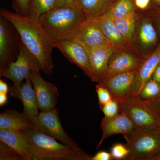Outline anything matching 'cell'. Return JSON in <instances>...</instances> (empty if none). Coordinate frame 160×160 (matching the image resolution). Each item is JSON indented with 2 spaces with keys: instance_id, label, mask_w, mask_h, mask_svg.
<instances>
[{
  "instance_id": "6da1fadb",
  "label": "cell",
  "mask_w": 160,
  "mask_h": 160,
  "mask_svg": "<svg viewBox=\"0 0 160 160\" xmlns=\"http://www.w3.org/2000/svg\"><path fill=\"white\" fill-rule=\"evenodd\" d=\"M0 14L8 20L17 32L21 42L32 59L35 68L45 74L51 75L54 67L52 58L54 43L39 20L4 9H1Z\"/></svg>"
},
{
  "instance_id": "7a4b0ae2",
  "label": "cell",
  "mask_w": 160,
  "mask_h": 160,
  "mask_svg": "<svg viewBox=\"0 0 160 160\" xmlns=\"http://www.w3.org/2000/svg\"><path fill=\"white\" fill-rule=\"evenodd\" d=\"M87 19L77 6L55 7L41 16L40 24L55 43L71 40Z\"/></svg>"
},
{
  "instance_id": "3957f363",
  "label": "cell",
  "mask_w": 160,
  "mask_h": 160,
  "mask_svg": "<svg viewBox=\"0 0 160 160\" xmlns=\"http://www.w3.org/2000/svg\"><path fill=\"white\" fill-rule=\"evenodd\" d=\"M37 152L40 160H90L91 156L58 142L54 138L35 129L21 130Z\"/></svg>"
},
{
  "instance_id": "277c9868",
  "label": "cell",
  "mask_w": 160,
  "mask_h": 160,
  "mask_svg": "<svg viewBox=\"0 0 160 160\" xmlns=\"http://www.w3.org/2000/svg\"><path fill=\"white\" fill-rule=\"evenodd\" d=\"M129 150L126 160H149L160 151V131L158 129L148 131L136 129L123 135Z\"/></svg>"
},
{
  "instance_id": "5b68a950",
  "label": "cell",
  "mask_w": 160,
  "mask_h": 160,
  "mask_svg": "<svg viewBox=\"0 0 160 160\" xmlns=\"http://www.w3.org/2000/svg\"><path fill=\"white\" fill-rule=\"evenodd\" d=\"M120 111L129 117L137 130L148 131L158 128L159 117L155 114L148 103L138 96H131L120 103Z\"/></svg>"
},
{
  "instance_id": "8992f818",
  "label": "cell",
  "mask_w": 160,
  "mask_h": 160,
  "mask_svg": "<svg viewBox=\"0 0 160 160\" xmlns=\"http://www.w3.org/2000/svg\"><path fill=\"white\" fill-rule=\"evenodd\" d=\"M32 122L36 130L50 136L78 151H82L63 129L56 107L48 111H41Z\"/></svg>"
},
{
  "instance_id": "52a82bcc",
  "label": "cell",
  "mask_w": 160,
  "mask_h": 160,
  "mask_svg": "<svg viewBox=\"0 0 160 160\" xmlns=\"http://www.w3.org/2000/svg\"><path fill=\"white\" fill-rule=\"evenodd\" d=\"M129 48L117 49L113 52L109 59L106 72L98 82L119 72L138 71L146 59L142 55L130 50Z\"/></svg>"
},
{
  "instance_id": "ba28073f",
  "label": "cell",
  "mask_w": 160,
  "mask_h": 160,
  "mask_svg": "<svg viewBox=\"0 0 160 160\" xmlns=\"http://www.w3.org/2000/svg\"><path fill=\"white\" fill-rule=\"evenodd\" d=\"M40 72L34 68L29 78L36 95L39 109L41 111H48L55 108L59 92L56 86L43 78Z\"/></svg>"
},
{
  "instance_id": "9c48e42d",
  "label": "cell",
  "mask_w": 160,
  "mask_h": 160,
  "mask_svg": "<svg viewBox=\"0 0 160 160\" xmlns=\"http://www.w3.org/2000/svg\"><path fill=\"white\" fill-rule=\"evenodd\" d=\"M19 50L17 60L0 70L1 77L8 78L17 86H21L23 80L29 77L32 69L35 68L32 59L21 42Z\"/></svg>"
},
{
  "instance_id": "30bf717a",
  "label": "cell",
  "mask_w": 160,
  "mask_h": 160,
  "mask_svg": "<svg viewBox=\"0 0 160 160\" xmlns=\"http://www.w3.org/2000/svg\"><path fill=\"white\" fill-rule=\"evenodd\" d=\"M138 72L136 70L119 72L99 83L109 89L112 99L120 104L132 95Z\"/></svg>"
},
{
  "instance_id": "8fae6325",
  "label": "cell",
  "mask_w": 160,
  "mask_h": 160,
  "mask_svg": "<svg viewBox=\"0 0 160 160\" xmlns=\"http://www.w3.org/2000/svg\"><path fill=\"white\" fill-rule=\"evenodd\" d=\"M54 47L70 62L82 69L92 81L95 82L89 56L86 49L82 45L74 41L68 40L55 43Z\"/></svg>"
},
{
  "instance_id": "7c38bea8",
  "label": "cell",
  "mask_w": 160,
  "mask_h": 160,
  "mask_svg": "<svg viewBox=\"0 0 160 160\" xmlns=\"http://www.w3.org/2000/svg\"><path fill=\"white\" fill-rule=\"evenodd\" d=\"M0 141L14 149L25 160H40L35 148L21 130L0 129Z\"/></svg>"
},
{
  "instance_id": "4fadbf2b",
  "label": "cell",
  "mask_w": 160,
  "mask_h": 160,
  "mask_svg": "<svg viewBox=\"0 0 160 160\" xmlns=\"http://www.w3.org/2000/svg\"><path fill=\"white\" fill-rule=\"evenodd\" d=\"M71 41L78 43L84 48L100 46L114 47L103 34L94 19H87Z\"/></svg>"
},
{
  "instance_id": "5bb4252c",
  "label": "cell",
  "mask_w": 160,
  "mask_h": 160,
  "mask_svg": "<svg viewBox=\"0 0 160 160\" xmlns=\"http://www.w3.org/2000/svg\"><path fill=\"white\" fill-rule=\"evenodd\" d=\"M101 128L103 134L97 149L99 148L106 139L111 136L128 134L136 129L129 117L122 111H120L117 115L113 117H105L103 118L101 123Z\"/></svg>"
},
{
  "instance_id": "9a60e30c",
  "label": "cell",
  "mask_w": 160,
  "mask_h": 160,
  "mask_svg": "<svg viewBox=\"0 0 160 160\" xmlns=\"http://www.w3.org/2000/svg\"><path fill=\"white\" fill-rule=\"evenodd\" d=\"M10 96L21 100L24 106L23 112L31 120L39 113L38 106L35 92L30 78L20 86H13L9 88Z\"/></svg>"
},
{
  "instance_id": "2e32d148",
  "label": "cell",
  "mask_w": 160,
  "mask_h": 160,
  "mask_svg": "<svg viewBox=\"0 0 160 160\" xmlns=\"http://www.w3.org/2000/svg\"><path fill=\"white\" fill-rule=\"evenodd\" d=\"M85 48L89 56L95 82H99L106 72L109 59L117 49L113 46H107Z\"/></svg>"
},
{
  "instance_id": "e0dca14e",
  "label": "cell",
  "mask_w": 160,
  "mask_h": 160,
  "mask_svg": "<svg viewBox=\"0 0 160 160\" xmlns=\"http://www.w3.org/2000/svg\"><path fill=\"white\" fill-rule=\"evenodd\" d=\"M9 21L0 16V70L13 62L14 36Z\"/></svg>"
},
{
  "instance_id": "ac0fdd59",
  "label": "cell",
  "mask_w": 160,
  "mask_h": 160,
  "mask_svg": "<svg viewBox=\"0 0 160 160\" xmlns=\"http://www.w3.org/2000/svg\"><path fill=\"white\" fill-rule=\"evenodd\" d=\"M160 64V45L152 54L146 58L138 71L132 96H138Z\"/></svg>"
},
{
  "instance_id": "d6986e66",
  "label": "cell",
  "mask_w": 160,
  "mask_h": 160,
  "mask_svg": "<svg viewBox=\"0 0 160 160\" xmlns=\"http://www.w3.org/2000/svg\"><path fill=\"white\" fill-rule=\"evenodd\" d=\"M105 37L116 49H126L130 47L115 25L113 20L107 14L94 19Z\"/></svg>"
},
{
  "instance_id": "ffe728a7",
  "label": "cell",
  "mask_w": 160,
  "mask_h": 160,
  "mask_svg": "<svg viewBox=\"0 0 160 160\" xmlns=\"http://www.w3.org/2000/svg\"><path fill=\"white\" fill-rule=\"evenodd\" d=\"M11 129L23 130L34 129L32 120L24 112L9 109L0 114V129Z\"/></svg>"
},
{
  "instance_id": "44dd1931",
  "label": "cell",
  "mask_w": 160,
  "mask_h": 160,
  "mask_svg": "<svg viewBox=\"0 0 160 160\" xmlns=\"http://www.w3.org/2000/svg\"><path fill=\"white\" fill-rule=\"evenodd\" d=\"M116 0H77L75 6L87 19H95L106 14Z\"/></svg>"
},
{
  "instance_id": "7402d4cb",
  "label": "cell",
  "mask_w": 160,
  "mask_h": 160,
  "mask_svg": "<svg viewBox=\"0 0 160 160\" xmlns=\"http://www.w3.org/2000/svg\"><path fill=\"white\" fill-rule=\"evenodd\" d=\"M138 29V43L140 49L145 52L155 46L157 34L151 21L146 18L142 20Z\"/></svg>"
},
{
  "instance_id": "603a6c76",
  "label": "cell",
  "mask_w": 160,
  "mask_h": 160,
  "mask_svg": "<svg viewBox=\"0 0 160 160\" xmlns=\"http://www.w3.org/2000/svg\"><path fill=\"white\" fill-rule=\"evenodd\" d=\"M112 20L126 42L131 46L138 31V15L137 12L134 11L124 17Z\"/></svg>"
},
{
  "instance_id": "cb8c5ba5",
  "label": "cell",
  "mask_w": 160,
  "mask_h": 160,
  "mask_svg": "<svg viewBox=\"0 0 160 160\" xmlns=\"http://www.w3.org/2000/svg\"><path fill=\"white\" fill-rule=\"evenodd\" d=\"M135 7L132 0H116L106 14L112 19L120 18L135 11Z\"/></svg>"
},
{
  "instance_id": "d4e9b609",
  "label": "cell",
  "mask_w": 160,
  "mask_h": 160,
  "mask_svg": "<svg viewBox=\"0 0 160 160\" xmlns=\"http://www.w3.org/2000/svg\"><path fill=\"white\" fill-rule=\"evenodd\" d=\"M56 6V0H30L28 16L39 20L41 16L53 9Z\"/></svg>"
},
{
  "instance_id": "484cf974",
  "label": "cell",
  "mask_w": 160,
  "mask_h": 160,
  "mask_svg": "<svg viewBox=\"0 0 160 160\" xmlns=\"http://www.w3.org/2000/svg\"><path fill=\"white\" fill-rule=\"evenodd\" d=\"M160 93V83L152 78L145 84L138 97L144 102H148L153 99Z\"/></svg>"
},
{
  "instance_id": "4316f807",
  "label": "cell",
  "mask_w": 160,
  "mask_h": 160,
  "mask_svg": "<svg viewBox=\"0 0 160 160\" xmlns=\"http://www.w3.org/2000/svg\"><path fill=\"white\" fill-rule=\"evenodd\" d=\"M0 160H25L18 152L6 143L0 141Z\"/></svg>"
},
{
  "instance_id": "83f0119b",
  "label": "cell",
  "mask_w": 160,
  "mask_h": 160,
  "mask_svg": "<svg viewBox=\"0 0 160 160\" xmlns=\"http://www.w3.org/2000/svg\"><path fill=\"white\" fill-rule=\"evenodd\" d=\"M96 90L98 97L100 108L113 99L109 89L102 84L99 83L97 85Z\"/></svg>"
},
{
  "instance_id": "f1b7e54d",
  "label": "cell",
  "mask_w": 160,
  "mask_h": 160,
  "mask_svg": "<svg viewBox=\"0 0 160 160\" xmlns=\"http://www.w3.org/2000/svg\"><path fill=\"white\" fill-rule=\"evenodd\" d=\"M101 109L106 117H113L120 112V104L116 100L112 99L101 107Z\"/></svg>"
},
{
  "instance_id": "f546056e",
  "label": "cell",
  "mask_w": 160,
  "mask_h": 160,
  "mask_svg": "<svg viewBox=\"0 0 160 160\" xmlns=\"http://www.w3.org/2000/svg\"><path fill=\"white\" fill-rule=\"evenodd\" d=\"M129 150L126 144L121 143L115 144L112 147L111 154L113 159L125 160L129 154Z\"/></svg>"
},
{
  "instance_id": "4dcf8cb0",
  "label": "cell",
  "mask_w": 160,
  "mask_h": 160,
  "mask_svg": "<svg viewBox=\"0 0 160 160\" xmlns=\"http://www.w3.org/2000/svg\"><path fill=\"white\" fill-rule=\"evenodd\" d=\"M30 0H12V6L15 12L23 16H28Z\"/></svg>"
},
{
  "instance_id": "1f68e13d",
  "label": "cell",
  "mask_w": 160,
  "mask_h": 160,
  "mask_svg": "<svg viewBox=\"0 0 160 160\" xmlns=\"http://www.w3.org/2000/svg\"><path fill=\"white\" fill-rule=\"evenodd\" d=\"M152 111L158 116H160V93L153 99L146 102Z\"/></svg>"
},
{
  "instance_id": "d6a6232c",
  "label": "cell",
  "mask_w": 160,
  "mask_h": 160,
  "mask_svg": "<svg viewBox=\"0 0 160 160\" xmlns=\"http://www.w3.org/2000/svg\"><path fill=\"white\" fill-rule=\"evenodd\" d=\"M113 158L110 152L107 151L98 152L93 156H91L90 160H112Z\"/></svg>"
},
{
  "instance_id": "836d02e7",
  "label": "cell",
  "mask_w": 160,
  "mask_h": 160,
  "mask_svg": "<svg viewBox=\"0 0 160 160\" xmlns=\"http://www.w3.org/2000/svg\"><path fill=\"white\" fill-rule=\"evenodd\" d=\"M56 7H62L75 6L77 0H56Z\"/></svg>"
},
{
  "instance_id": "e575fe53",
  "label": "cell",
  "mask_w": 160,
  "mask_h": 160,
  "mask_svg": "<svg viewBox=\"0 0 160 160\" xmlns=\"http://www.w3.org/2000/svg\"><path fill=\"white\" fill-rule=\"evenodd\" d=\"M151 0H134L136 7L141 9H145L149 6Z\"/></svg>"
},
{
  "instance_id": "d590c367",
  "label": "cell",
  "mask_w": 160,
  "mask_h": 160,
  "mask_svg": "<svg viewBox=\"0 0 160 160\" xmlns=\"http://www.w3.org/2000/svg\"><path fill=\"white\" fill-rule=\"evenodd\" d=\"M9 91L8 85L2 80H0V93H6Z\"/></svg>"
},
{
  "instance_id": "8d00e7d4",
  "label": "cell",
  "mask_w": 160,
  "mask_h": 160,
  "mask_svg": "<svg viewBox=\"0 0 160 160\" xmlns=\"http://www.w3.org/2000/svg\"><path fill=\"white\" fill-rule=\"evenodd\" d=\"M151 78L160 83V64L155 70Z\"/></svg>"
},
{
  "instance_id": "74e56055",
  "label": "cell",
  "mask_w": 160,
  "mask_h": 160,
  "mask_svg": "<svg viewBox=\"0 0 160 160\" xmlns=\"http://www.w3.org/2000/svg\"><path fill=\"white\" fill-rule=\"evenodd\" d=\"M7 93H0V106H3L7 102Z\"/></svg>"
},
{
  "instance_id": "f35d334b",
  "label": "cell",
  "mask_w": 160,
  "mask_h": 160,
  "mask_svg": "<svg viewBox=\"0 0 160 160\" xmlns=\"http://www.w3.org/2000/svg\"><path fill=\"white\" fill-rule=\"evenodd\" d=\"M149 160H160V151L153 154L149 158Z\"/></svg>"
},
{
  "instance_id": "ab89813d",
  "label": "cell",
  "mask_w": 160,
  "mask_h": 160,
  "mask_svg": "<svg viewBox=\"0 0 160 160\" xmlns=\"http://www.w3.org/2000/svg\"><path fill=\"white\" fill-rule=\"evenodd\" d=\"M153 2L157 5H158L160 6V0H152Z\"/></svg>"
},
{
  "instance_id": "60d3db41",
  "label": "cell",
  "mask_w": 160,
  "mask_h": 160,
  "mask_svg": "<svg viewBox=\"0 0 160 160\" xmlns=\"http://www.w3.org/2000/svg\"><path fill=\"white\" fill-rule=\"evenodd\" d=\"M158 129H159V130L160 131V117H159V122H158Z\"/></svg>"
},
{
  "instance_id": "b9f144b4",
  "label": "cell",
  "mask_w": 160,
  "mask_h": 160,
  "mask_svg": "<svg viewBox=\"0 0 160 160\" xmlns=\"http://www.w3.org/2000/svg\"></svg>"
}]
</instances>
